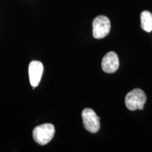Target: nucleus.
<instances>
[{"label":"nucleus","mask_w":152,"mask_h":152,"mask_svg":"<svg viewBox=\"0 0 152 152\" xmlns=\"http://www.w3.org/2000/svg\"><path fill=\"white\" fill-rule=\"evenodd\" d=\"M102 68L105 73H115L119 68V59L118 55L114 52H108L102 59Z\"/></svg>","instance_id":"6"},{"label":"nucleus","mask_w":152,"mask_h":152,"mask_svg":"<svg viewBox=\"0 0 152 152\" xmlns=\"http://www.w3.org/2000/svg\"><path fill=\"white\" fill-rule=\"evenodd\" d=\"M55 133L54 126L51 123L38 125L33 131L34 140L40 145L48 144L54 137Z\"/></svg>","instance_id":"2"},{"label":"nucleus","mask_w":152,"mask_h":152,"mask_svg":"<svg viewBox=\"0 0 152 152\" xmlns=\"http://www.w3.org/2000/svg\"><path fill=\"white\" fill-rule=\"evenodd\" d=\"M147 102V96L141 89L136 88L127 94L125 96V105L130 111L142 110Z\"/></svg>","instance_id":"1"},{"label":"nucleus","mask_w":152,"mask_h":152,"mask_svg":"<svg viewBox=\"0 0 152 152\" xmlns=\"http://www.w3.org/2000/svg\"><path fill=\"white\" fill-rule=\"evenodd\" d=\"M83 125L85 128L91 133L97 132L100 129V118L97 116L94 110L85 109L82 112Z\"/></svg>","instance_id":"4"},{"label":"nucleus","mask_w":152,"mask_h":152,"mask_svg":"<svg viewBox=\"0 0 152 152\" xmlns=\"http://www.w3.org/2000/svg\"><path fill=\"white\" fill-rule=\"evenodd\" d=\"M44 71L43 64L39 61H33L30 63L28 68L30 83L33 88L39 84Z\"/></svg>","instance_id":"5"},{"label":"nucleus","mask_w":152,"mask_h":152,"mask_svg":"<svg viewBox=\"0 0 152 152\" xmlns=\"http://www.w3.org/2000/svg\"><path fill=\"white\" fill-rule=\"evenodd\" d=\"M140 20H141V28L144 31H152V14L149 11H142L140 14Z\"/></svg>","instance_id":"7"},{"label":"nucleus","mask_w":152,"mask_h":152,"mask_svg":"<svg viewBox=\"0 0 152 152\" xmlns=\"http://www.w3.org/2000/svg\"><path fill=\"white\" fill-rule=\"evenodd\" d=\"M111 30V22L105 16H99L94 19L92 23L93 37L102 39L109 35Z\"/></svg>","instance_id":"3"}]
</instances>
